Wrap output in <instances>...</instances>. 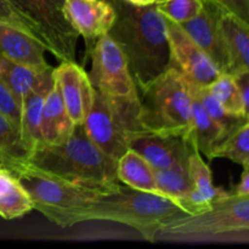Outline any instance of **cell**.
Returning <instances> with one entry per match:
<instances>
[{
    "label": "cell",
    "mask_w": 249,
    "mask_h": 249,
    "mask_svg": "<svg viewBox=\"0 0 249 249\" xmlns=\"http://www.w3.org/2000/svg\"><path fill=\"white\" fill-rule=\"evenodd\" d=\"M155 179L158 194L174 199L180 207L194 189L187 164L175 165L167 169H155Z\"/></svg>",
    "instance_id": "cell-25"
},
{
    "label": "cell",
    "mask_w": 249,
    "mask_h": 249,
    "mask_svg": "<svg viewBox=\"0 0 249 249\" xmlns=\"http://www.w3.org/2000/svg\"><path fill=\"white\" fill-rule=\"evenodd\" d=\"M231 194L237 195V196H249V167H243L240 181L233 187Z\"/></svg>",
    "instance_id": "cell-33"
},
{
    "label": "cell",
    "mask_w": 249,
    "mask_h": 249,
    "mask_svg": "<svg viewBox=\"0 0 249 249\" xmlns=\"http://www.w3.org/2000/svg\"><path fill=\"white\" fill-rule=\"evenodd\" d=\"M53 79L73 123H84L94 97V88L88 73L77 62L65 61L53 68Z\"/></svg>",
    "instance_id": "cell-13"
},
{
    "label": "cell",
    "mask_w": 249,
    "mask_h": 249,
    "mask_svg": "<svg viewBox=\"0 0 249 249\" xmlns=\"http://www.w3.org/2000/svg\"><path fill=\"white\" fill-rule=\"evenodd\" d=\"M206 0H157L156 9L175 23H184L202 11Z\"/></svg>",
    "instance_id": "cell-29"
},
{
    "label": "cell",
    "mask_w": 249,
    "mask_h": 249,
    "mask_svg": "<svg viewBox=\"0 0 249 249\" xmlns=\"http://www.w3.org/2000/svg\"><path fill=\"white\" fill-rule=\"evenodd\" d=\"M187 168L194 189L190 196L182 202L181 207L187 214L201 213L212 206L215 198L223 194L224 190L214 186L211 168L197 150L190 155Z\"/></svg>",
    "instance_id": "cell-17"
},
{
    "label": "cell",
    "mask_w": 249,
    "mask_h": 249,
    "mask_svg": "<svg viewBox=\"0 0 249 249\" xmlns=\"http://www.w3.org/2000/svg\"><path fill=\"white\" fill-rule=\"evenodd\" d=\"M33 211V203L16 175L0 167V216L6 220L21 218Z\"/></svg>",
    "instance_id": "cell-23"
},
{
    "label": "cell",
    "mask_w": 249,
    "mask_h": 249,
    "mask_svg": "<svg viewBox=\"0 0 249 249\" xmlns=\"http://www.w3.org/2000/svg\"><path fill=\"white\" fill-rule=\"evenodd\" d=\"M138 92L140 122L148 134H191V83L178 68L170 65Z\"/></svg>",
    "instance_id": "cell-6"
},
{
    "label": "cell",
    "mask_w": 249,
    "mask_h": 249,
    "mask_svg": "<svg viewBox=\"0 0 249 249\" xmlns=\"http://www.w3.org/2000/svg\"><path fill=\"white\" fill-rule=\"evenodd\" d=\"M0 19H4V21L12 22V23H16L18 26L24 27V28L29 29L27 27V24L24 23L23 19L17 15V12L12 9L11 4L9 2V0H0ZM31 31V29H29Z\"/></svg>",
    "instance_id": "cell-32"
},
{
    "label": "cell",
    "mask_w": 249,
    "mask_h": 249,
    "mask_svg": "<svg viewBox=\"0 0 249 249\" xmlns=\"http://www.w3.org/2000/svg\"><path fill=\"white\" fill-rule=\"evenodd\" d=\"M214 158H228L242 167H249V121L233 129L216 148Z\"/></svg>",
    "instance_id": "cell-27"
},
{
    "label": "cell",
    "mask_w": 249,
    "mask_h": 249,
    "mask_svg": "<svg viewBox=\"0 0 249 249\" xmlns=\"http://www.w3.org/2000/svg\"><path fill=\"white\" fill-rule=\"evenodd\" d=\"M45 46L29 29L0 19V55L32 67L50 68L45 60Z\"/></svg>",
    "instance_id": "cell-15"
},
{
    "label": "cell",
    "mask_w": 249,
    "mask_h": 249,
    "mask_svg": "<svg viewBox=\"0 0 249 249\" xmlns=\"http://www.w3.org/2000/svg\"><path fill=\"white\" fill-rule=\"evenodd\" d=\"M249 23V0H209Z\"/></svg>",
    "instance_id": "cell-31"
},
{
    "label": "cell",
    "mask_w": 249,
    "mask_h": 249,
    "mask_svg": "<svg viewBox=\"0 0 249 249\" xmlns=\"http://www.w3.org/2000/svg\"><path fill=\"white\" fill-rule=\"evenodd\" d=\"M53 84V71L50 77L46 78L38 88L33 90L24 99L21 106V136L27 147L32 151L38 146L43 145L41 139L40 122L41 109H43L44 100L50 91Z\"/></svg>",
    "instance_id": "cell-21"
},
{
    "label": "cell",
    "mask_w": 249,
    "mask_h": 249,
    "mask_svg": "<svg viewBox=\"0 0 249 249\" xmlns=\"http://www.w3.org/2000/svg\"><path fill=\"white\" fill-rule=\"evenodd\" d=\"M88 53L91 57L88 77L94 89L108 96L139 99L138 88L129 71L125 55L108 33L100 36Z\"/></svg>",
    "instance_id": "cell-9"
},
{
    "label": "cell",
    "mask_w": 249,
    "mask_h": 249,
    "mask_svg": "<svg viewBox=\"0 0 249 249\" xmlns=\"http://www.w3.org/2000/svg\"><path fill=\"white\" fill-rule=\"evenodd\" d=\"M124 1L129 2L134 6H148V5L156 4L157 0H124Z\"/></svg>",
    "instance_id": "cell-34"
},
{
    "label": "cell",
    "mask_w": 249,
    "mask_h": 249,
    "mask_svg": "<svg viewBox=\"0 0 249 249\" xmlns=\"http://www.w3.org/2000/svg\"><path fill=\"white\" fill-rule=\"evenodd\" d=\"M27 164L82 186L112 191L119 184L117 160L91 141L84 124H75L70 138L58 145L34 148Z\"/></svg>",
    "instance_id": "cell-2"
},
{
    "label": "cell",
    "mask_w": 249,
    "mask_h": 249,
    "mask_svg": "<svg viewBox=\"0 0 249 249\" xmlns=\"http://www.w3.org/2000/svg\"><path fill=\"white\" fill-rule=\"evenodd\" d=\"M164 23L169 41L170 65L178 68L191 84L198 88L209 87L220 73L215 63L179 23L167 17H164Z\"/></svg>",
    "instance_id": "cell-10"
},
{
    "label": "cell",
    "mask_w": 249,
    "mask_h": 249,
    "mask_svg": "<svg viewBox=\"0 0 249 249\" xmlns=\"http://www.w3.org/2000/svg\"><path fill=\"white\" fill-rule=\"evenodd\" d=\"M14 174L31 197L33 209L61 228L85 221L90 207L109 192L67 181L28 164Z\"/></svg>",
    "instance_id": "cell-5"
},
{
    "label": "cell",
    "mask_w": 249,
    "mask_h": 249,
    "mask_svg": "<svg viewBox=\"0 0 249 249\" xmlns=\"http://www.w3.org/2000/svg\"><path fill=\"white\" fill-rule=\"evenodd\" d=\"M53 67L40 68L14 62L0 55V77L16 97L19 107L27 96L38 88L44 80L53 74Z\"/></svg>",
    "instance_id": "cell-19"
},
{
    "label": "cell",
    "mask_w": 249,
    "mask_h": 249,
    "mask_svg": "<svg viewBox=\"0 0 249 249\" xmlns=\"http://www.w3.org/2000/svg\"><path fill=\"white\" fill-rule=\"evenodd\" d=\"M223 7L209 0L204 1L202 11L180 26L194 39L195 43L211 57L223 73L226 72V55L219 28V17Z\"/></svg>",
    "instance_id": "cell-14"
},
{
    "label": "cell",
    "mask_w": 249,
    "mask_h": 249,
    "mask_svg": "<svg viewBox=\"0 0 249 249\" xmlns=\"http://www.w3.org/2000/svg\"><path fill=\"white\" fill-rule=\"evenodd\" d=\"M186 212L174 199L156 192L141 191L119 182L88 211L85 221L108 220L130 226L150 242L160 226Z\"/></svg>",
    "instance_id": "cell-4"
},
{
    "label": "cell",
    "mask_w": 249,
    "mask_h": 249,
    "mask_svg": "<svg viewBox=\"0 0 249 249\" xmlns=\"http://www.w3.org/2000/svg\"><path fill=\"white\" fill-rule=\"evenodd\" d=\"M207 88L228 113L241 118H249V107L243 104L240 90L232 75L220 72Z\"/></svg>",
    "instance_id": "cell-26"
},
{
    "label": "cell",
    "mask_w": 249,
    "mask_h": 249,
    "mask_svg": "<svg viewBox=\"0 0 249 249\" xmlns=\"http://www.w3.org/2000/svg\"><path fill=\"white\" fill-rule=\"evenodd\" d=\"M191 88L194 94L196 95L197 99L199 100V102L202 104L203 108L206 109L207 113H208L216 123L220 124L221 126H224L229 133H231L233 129H236L238 125L245 123L246 121H249V118H241V117H236L228 113V112L223 108V106L219 104L218 100L209 92L208 88H198L194 84H191Z\"/></svg>",
    "instance_id": "cell-28"
},
{
    "label": "cell",
    "mask_w": 249,
    "mask_h": 249,
    "mask_svg": "<svg viewBox=\"0 0 249 249\" xmlns=\"http://www.w3.org/2000/svg\"><path fill=\"white\" fill-rule=\"evenodd\" d=\"M63 12L78 36L87 40L88 50L113 26L117 11L108 0H65Z\"/></svg>",
    "instance_id": "cell-12"
},
{
    "label": "cell",
    "mask_w": 249,
    "mask_h": 249,
    "mask_svg": "<svg viewBox=\"0 0 249 249\" xmlns=\"http://www.w3.org/2000/svg\"><path fill=\"white\" fill-rule=\"evenodd\" d=\"M83 124L92 142L116 160L134 139L148 134L140 122V100L108 96L96 89Z\"/></svg>",
    "instance_id": "cell-7"
},
{
    "label": "cell",
    "mask_w": 249,
    "mask_h": 249,
    "mask_svg": "<svg viewBox=\"0 0 249 249\" xmlns=\"http://www.w3.org/2000/svg\"><path fill=\"white\" fill-rule=\"evenodd\" d=\"M31 150L22 140L18 129L0 112V167L16 173L27 164Z\"/></svg>",
    "instance_id": "cell-24"
},
{
    "label": "cell",
    "mask_w": 249,
    "mask_h": 249,
    "mask_svg": "<svg viewBox=\"0 0 249 249\" xmlns=\"http://www.w3.org/2000/svg\"><path fill=\"white\" fill-rule=\"evenodd\" d=\"M46 51L61 62H77V32L63 12L65 0H9Z\"/></svg>",
    "instance_id": "cell-8"
},
{
    "label": "cell",
    "mask_w": 249,
    "mask_h": 249,
    "mask_svg": "<svg viewBox=\"0 0 249 249\" xmlns=\"http://www.w3.org/2000/svg\"><path fill=\"white\" fill-rule=\"evenodd\" d=\"M192 97V138L198 152L208 160H214L216 148L230 133L207 113L194 91Z\"/></svg>",
    "instance_id": "cell-20"
},
{
    "label": "cell",
    "mask_w": 249,
    "mask_h": 249,
    "mask_svg": "<svg viewBox=\"0 0 249 249\" xmlns=\"http://www.w3.org/2000/svg\"><path fill=\"white\" fill-rule=\"evenodd\" d=\"M129 148L140 153L153 169L187 164L190 155L197 150L192 134H143L134 139Z\"/></svg>",
    "instance_id": "cell-11"
},
{
    "label": "cell",
    "mask_w": 249,
    "mask_h": 249,
    "mask_svg": "<svg viewBox=\"0 0 249 249\" xmlns=\"http://www.w3.org/2000/svg\"><path fill=\"white\" fill-rule=\"evenodd\" d=\"M0 112L19 130L21 128V107L6 83L0 77ZM21 133V131H19Z\"/></svg>",
    "instance_id": "cell-30"
},
{
    "label": "cell",
    "mask_w": 249,
    "mask_h": 249,
    "mask_svg": "<svg viewBox=\"0 0 249 249\" xmlns=\"http://www.w3.org/2000/svg\"><path fill=\"white\" fill-rule=\"evenodd\" d=\"M108 1H111V0H108Z\"/></svg>",
    "instance_id": "cell-35"
},
{
    "label": "cell",
    "mask_w": 249,
    "mask_h": 249,
    "mask_svg": "<svg viewBox=\"0 0 249 249\" xmlns=\"http://www.w3.org/2000/svg\"><path fill=\"white\" fill-rule=\"evenodd\" d=\"M219 28L226 55V72L233 78L249 73V23L221 9Z\"/></svg>",
    "instance_id": "cell-16"
},
{
    "label": "cell",
    "mask_w": 249,
    "mask_h": 249,
    "mask_svg": "<svg viewBox=\"0 0 249 249\" xmlns=\"http://www.w3.org/2000/svg\"><path fill=\"white\" fill-rule=\"evenodd\" d=\"M117 11L108 34L125 55L138 91L170 67V49L164 17L156 5L134 6L111 0Z\"/></svg>",
    "instance_id": "cell-1"
},
{
    "label": "cell",
    "mask_w": 249,
    "mask_h": 249,
    "mask_svg": "<svg viewBox=\"0 0 249 249\" xmlns=\"http://www.w3.org/2000/svg\"><path fill=\"white\" fill-rule=\"evenodd\" d=\"M117 178L133 189L158 194L155 169L133 148H128L117 160Z\"/></svg>",
    "instance_id": "cell-22"
},
{
    "label": "cell",
    "mask_w": 249,
    "mask_h": 249,
    "mask_svg": "<svg viewBox=\"0 0 249 249\" xmlns=\"http://www.w3.org/2000/svg\"><path fill=\"white\" fill-rule=\"evenodd\" d=\"M74 125L63 104L57 83L53 79V87L44 100L41 109L40 130L43 143L58 145L65 142L72 134Z\"/></svg>",
    "instance_id": "cell-18"
},
{
    "label": "cell",
    "mask_w": 249,
    "mask_h": 249,
    "mask_svg": "<svg viewBox=\"0 0 249 249\" xmlns=\"http://www.w3.org/2000/svg\"><path fill=\"white\" fill-rule=\"evenodd\" d=\"M156 240L240 242L249 240V196L224 191L206 211L182 214L160 226Z\"/></svg>",
    "instance_id": "cell-3"
}]
</instances>
